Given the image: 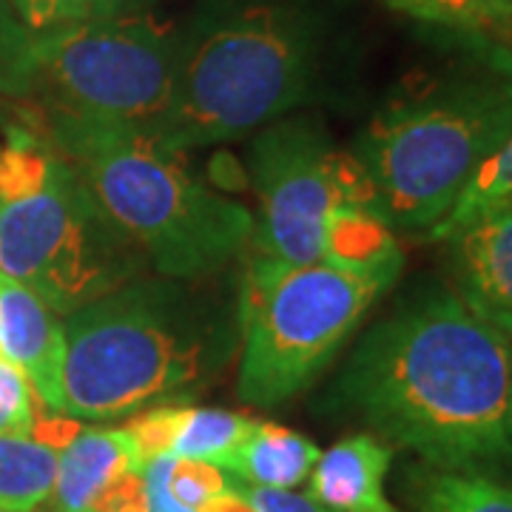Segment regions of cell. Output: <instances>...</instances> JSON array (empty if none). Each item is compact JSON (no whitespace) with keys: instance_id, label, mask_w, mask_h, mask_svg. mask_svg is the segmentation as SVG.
<instances>
[{"instance_id":"obj_2","label":"cell","mask_w":512,"mask_h":512,"mask_svg":"<svg viewBox=\"0 0 512 512\" xmlns=\"http://www.w3.org/2000/svg\"><path fill=\"white\" fill-rule=\"evenodd\" d=\"M339 46L330 0H200L177 40L168 106L146 134L185 154L259 131L325 94Z\"/></svg>"},{"instance_id":"obj_19","label":"cell","mask_w":512,"mask_h":512,"mask_svg":"<svg viewBox=\"0 0 512 512\" xmlns=\"http://www.w3.org/2000/svg\"><path fill=\"white\" fill-rule=\"evenodd\" d=\"M512 197V134L507 143L495 151L487 163L478 168V174L464 188V194L458 197L456 208L447 214V220L430 234V239H447L453 231H458L464 222L478 217L481 211L493 208L501 200Z\"/></svg>"},{"instance_id":"obj_23","label":"cell","mask_w":512,"mask_h":512,"mask_svg":"<svg viewBox=\"0 0 512 512\" xmlns=\"http://www.w3.org/2000/svg\"><path fill=\"white\" fill-rule=\"evenodd\" d=\"M171 456H160L146 461L140 467L143 481H146V495H148V512H194L183 507L168 487V476H171Z\"/></svg>"},{"instance_id":"obj_11","label":"cell","mask_w":512,"mask_h":512,"mask_svg":"<svg viewBox=\"0 0 512 512\" xmlns=\"http://www.w3.org/2000/svg\"><path fill=\"white\" fill-rule=\"evenodd\" d=\"M0 356L26 376L49 413L66 416V333L63 319L12 276L0 274Z\"/></svg>"},{"instance_id":"obj_1","label":"cell","mask_w":512,"mask_h":512,"mask_svg":"<svg viewBox=\"0 0 512 512\" xmlns=\"http://www.w3.org/2000/svg\"><path fill=\"white\" fill-rule=\"evenodd\" d=\"M339 396L390 447L453 473H512V339L430 288L350 350Z\"/></svg>"},{"instance_id":"obj_22","label":"cell","mask_w":512,"mask_h":512,"mask_svg":"<svg viewBox=\"0 0 512 512\" xmlns=\"http://www.w3.org/2000/svg\"><path fill=\"white\" fill-rule=\"evenodd\" d=\"M89 512H148L146 481L140 467L126 470L109 481L92 501Z\"/></svg>"},{"instance_id":"obj_27","label":"cell","mask_w":512,"mask_h":512,"mask_svg":"<svg viewBox=\"0 0 512 512\" xmlns=\"http://www.w3.org/2000/svg\"><path fill=\"white\" fill-rule=\"evenodd\" d=\"M26 35V29L20 26V20L12 12V3L9 0H0V74L6 69L9 57L15 55L20 37Z\"/></svg>"},{"instance_id":"obj_5","label":"cell","mask_w":512,"mask_h":512,"mask_svg":"<svg viewBox=\"0 0 512 512\" xmlns=\"http://www.w3.org/2000/svg\"><path fill=\"white\" fill-rule=\"evenodd\" d=\"M43 123L49 146L160 276H217L251 245L254 211L197 180L143 128L89 117Z\"/></svg>"},{"instance_id":"obj_18","label":"cell","mask_w":512,"mask_h":512,"mask_svg":"<svg viewBox=\"0 0 512 512\" xmlns=\"http://www.w3.org/2000/svg\"><path fill=\"white\" fill-rule=\"evenodd\" d=\"M256 421L245 413H231L220 407H180V419L171 441V458L211 461L220 467L225 458L237 450Z\"/></svg>"},{"instance_id":"obj_28","label":"cell","mask_w":512,"mask_h":512,"mask_svg":"<svg viewBox=\"0 0 512 512\" xmlns=\"http://www.w3.org/2000/svg\"><path fill=\"white\" fill-rule=\"evenodd\" d=\"M197 512H256V510L251 507V501L245 498L242 487H234V484H231L225 493H220L217 498H211L208 504H202Z\"/></svg>"},{"instance_id":"obj_17","label":"cell","mask_w":512,"mask_h":512,"mask_svg":"<svg viewBox=\"0 0 512 512\" xmlns=\"http://www.w3.org/2000/svg\"><path fill=\"white\" fill-rule=\"evenodd\" d=\"M387 9L439 32L512 43V0H384Z\"/></svg>"},{"instance_id":"obj_8","label":"cell","mask_w":512,"mask_h":512,"mask_svg":"<svg viewBox=\"0 0 512 512\" xmlns=\"http://www.w3.org/2000/svg\"><path fill=\"white\" fill-rule=\"evenodd\" d=\"M402 268L285 265L248 256L239 285L237 393L268 407L325 370Z\"/></svg>"},{"instance_id":"obj_25","label":"cell","mask_w":512,"mask_h":512,"mask_svg":"<svg viewBox=\"0 0 512 512\" xmlns=\"http://www.w3.org/2000/svg\"><path fill=\"white\" fill-rule=\"evenodd\" d=\"M148 0H63L60 23L66 20H92L114 18V15H131L140 12V6Z\"/></svg>"},{"instance_id":"obj_9","label":"cell","mask_w":512,"mask_h":512,"mask_svg":"<svg viewBox=\"0 0 512 512\" xmlns=\"http://www.w3.org/2000/svg\"><path fill=\"white\" fill-rule=\"evenodd\" d=\"M248 171L259 202L251 256L285 265L328 262L336 214L342 208L376 214L365 168L330 140L313 114H288L259 128Z\"/></svg>"},{"instance_id":"obj_21","label":"cell","mask_w":512,"mask_h":512,"mask_svg":"<svg viewBox=\"0 0 512 512\" xmlns=\"http://www.w3.org/2000/svg\"><path fill=\"white\" fill-rule=\"evenodd\" d=\"M35 416V393L26 376L0 356V436H32Z\"/></svg>"},{"instance_id":"obj_16","label":"cell","mask_w":512,"mask_h":512,"mask_svg":"<svg viewBox=\"0 0 512 512\" xmlns=\"http://www.w3.org/2000/svg\"><path fill=\"white\" fill-rule=\"evenodd\" d=\"M57 481V450L32 436H0V512L40 510Z\"/></svg>"},{"instance_id":"obj_24","label":"cell","mask_w":512,"mask_h":512,"mask_svg":"<svg viewBox=\"0 0 512 512\" xmlns=\"http://www.w3.org/2000/svg\"><path fill=\"white\" fill-rule=\"evenodd\" d=\"M245 498L256 512H333L322 507L311 495H296L291 490H265V487H242Z\"/></svg>"},{"instance_id":"obj_20","label":"cell","mask_w":512,"mask_h":512,"mask_svg":"<svg viewBox=\"0 0 512 512\" xmlns=\"http://www.w3.org/2000/svg\"><path fill=\"white\" fill-rule=\"evenodd\" d=\"M171 495L188 507V510H200L202 504H208L211 498L225 493L231 484L225 478V470L211 464V461H191V458H174L171 461V476H168Z\"/></svg>"},{"instance_id":"obj_26","label":"cell","mask_w":512,"mask_h":512,"mask_svg":"<svg viewBox=\"0 0 512 512\" xmlns=\"http://www.w3.org/2000/svg\"><path fill=\"white\" fill-rule=\"evenodd\" d=\"M9 3L26 32H46L60 23L63 0H9Z\"/></svg>"},{"instance_id":"obj_12","label":"cell","mask_w":512,"mask_h":512,"mask_svg":"<svg viewBox=\"0 0 512 512\" xmlns=\"http://www.w3.org/2000/svg\"><path fill=\"white\" fill-rule=\"evenodd\" d=\"M393 447L373 433L336 441L311 473V498L333 512H399L384 493Z\"/></svg>"},{"instance_id":"obj_10","label":"cell","mask_w":512,"mask_h":512,"mask_svg":"<svg viewBox=\"0 0 512 512\" xmlns=\"http://www.w3.org/2000/svg\"><path fill=\"white\" fill-rule=\"evenodd\" d=\"M444 242L458 299L512 339V197L464 222Z\"/></svg>"},{"instance_id":"obj_6","label":"cell","mask_w":512,"mask_h":512,"mask_svg":"<svg viewBox=\"0 0 512 512\" xmlns=\"http://www.w3.org/2000/svg\"><path fill=\"white\" fill-rule=\"evenodd\" d=\"M143 268L72 165L37 134L12 131L0 146V274L66 319Z\"/></svg>"},{"instance_id":"obj_4","label":"cell","mask_w":512,"mask_h":512,"mask_svg":"<svg viewBox=\"0 0 512 512\" xmlns=\"http://www.w3.org/2000/svg\"><path fill=\"white\" fill-rule=\"evenodd\" d=\"M66 416L120 419L197 396L239 356V296L214 276H137L63 319Z\"/></svg>"},{"instance_id":"obj_14","label":"cell","mask_w":512,"mask_h":512,"mask_svg":"<svg viewBox=\"0 0 512 512\" xmlns=\"http://www.w3.org/2000/svg\"><path fill=\"white\" fill-rule=\"evenodd\" d=\"M322 450L308 436L282 424L256 421L248 439L222 461L225 473H234L248 487L291 490L308 481Z\"/></svg>"},{"instance_id":"obj_3","label":"cell","mask_w":512,"mask_h":512,"mask_svg":"<svg viewBox=\"0 0 512 512\" xmlns=\"http://www.w3.org/2000/svg\"><path fill=\"white\" fill-rule=\"evenodd\" d=\"M356 143L376 214L390 231L433 234L478 168L512 134V43L447 32Z\"/></svg>"},{"instance_id":"obj_7","label":"cell","mask_w":512,"mask_h":512,"mask_svg":"<svg viewBox=\"0 0 512 512\" xmlns=\"http://www.w3.org/2000/svg\"><path fill=\"white\" fill-rule=\"evenodd\" d=\"M180 32L151 15L66 20L26 32L0 74V94L43 117H89L148 128L168 106Z\"/></svg>"},{"instance_id":"obj_13","label":"cell","mask_w":512,"mask_h":512,"mask_svg":"<svg viewBox=\"0 0 512 512\" xmlns=\"http://www.w3.org/2000/svg\"><path fill=\"white\" fill-rule=\"evenodd\" d=\"M134 467H143V461L126 430L80 427V433L57 453L55 512H89L100 490Z\"/></svg>"},{"instance_id":"obj_15","label":"cell","mask_w":512,"mask_h":512,"mask_svg":"<svg viewBox=\"0 0 512 512\" xmlns=\"http://www.w3.org/2000/svg\"><path fill=\"white\" fill-rule=\"evenodd\" d=\"M410 501L419 512H512V481L481 473L410 470Z\"/></svg>"}]
</instances>
